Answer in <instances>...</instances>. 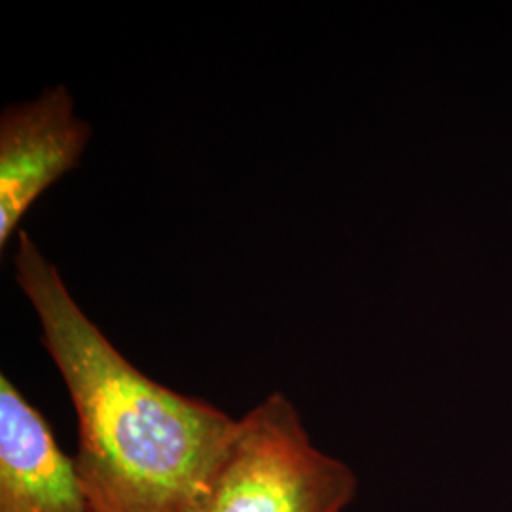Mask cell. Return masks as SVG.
Returning a JSON list of instances; mask_svg holds the SVG:
<instances>
[{"label":"cell","instance_id":"3957f363","mask_svg":"<svg viewBox=\"0 0 512 512\" xmlns=\"http://www.w3.org/2000/svg\"><path fill=\"white\" fill-rule=\"evenodd\" d=\"M92 129L76 118L63 86L14 105L0 118V245L29 207L80 162Z\"/></svg>","mask_w":512,"mask_h":512},{"label":"cell","instance_id":"6da1fadb","mask_svg":"<svg viewBox=\"0 0 512 512\" xmlns=\"http://www.w3.org/2000/svg\"><path fill=\"white\" fill-rule=\"evenodd\" d=\"M14 262L73 399L74 459L92 512H200L238 420L131 365L25 232Z\"/></svg>","mask_w":512,"mask_h":512},{"label":"cell","instance_id":"7a4b0ae2","mask_svg":"<svg viewBox=\"0 0 512 512\" xmlns=\"http://www.w3.org/2000/svg\"><path fill=\"white\" fill-rule=\"evenodd\" d=\"M357 476L313 446L293 403L274 393L238 420L200 512H342Z\"/></svg>","mask_w":512,"mask_h":512},{"label":"cell","instance_id":"277c9868","mask_svg":"<svg viewBox=\"0 0 512 512\" xmlns=\"http://www.w3.org/2000/svg\"><path fill=\"white\" fill-rule=\"evenodd\" d=\"M0 512H92L46 418L0 378Z\"/></svg>","mask_w":512,"mask_h":512}]
</instances>
